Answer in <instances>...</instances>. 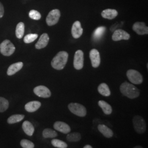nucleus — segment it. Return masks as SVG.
Here are the masks:
<instances>
[{
	"instance_id": "obj_1",
	"label": "nucleus",
	"mask_w": 148,
	"mask_h": 148,
	"mask_svg": "<svg viewBox=\"0 0 148 148\" xmlns=\"http://www.w3.org/2000/svg\"><path fill=\"white\" fill-rule=\"evenodd\" d=\"M120 90L123 95L130 99H135L140 95L139 90L134 85L127 82L122 84Z\"/></svg>"
},
{
	"instance_id": "obj_2",
	"label": "nucleus",
	"mask_w": 148,
	"mask_h": 148,
	"mask_svg": "<svg viewBox=\"0 0 148 148\" xmlns=\"http://www.w3.org/2000/svg\"><path fill=\"white\" fill-rule=\"evenodd\" d=\"M68 56V53L65 51H60L57 53L51 62V65L53 68L58 70L63 69L67 63Z\"/></svg>"
},
{
	"instance_id": "obj_3",
	"label": "nucleus",
	"mask_w": 148,
	"mask_h": 148,
	"mask_svg": "<svg viewBox=\"0 0 148 148\" xmlns=\"http://www.w3.org/2000/svg\"><path fill=\"white\" fill-rule=\"evenodd\" d=\"M133 124L136 132L139 134H143L146 131L147 125L143 117L136 115L133 119Z\"/></svg>"
},
{
	"instance_id": "obj_4",
	"label": "nucleus",
	"mask_w": 148,
	"mask_h": 148,
	"mask_svg": "<svg viewBox=\"0 0 148 148\" xmlns=\"http://www.w3.org/2000/svg\"><path fill=\"white\" fill-rule=\"evenodd\" d=\"M16 47L8 40H5L0 44V52L5 56H10L14 52Z\"/></svg>"
},
{
	"instance_id": "obj_5",
	"label": "nucleus",
	"mask_w": 148,
	"mask_h": 148,
	"mask_svg": "<svg viewBox=\"0 0 148 148\" xmlns=\"http://www.w3.org/2000/svg\"><path fill=\"white\" fill-rule=\"evenodd\" d=\"M69 110L73 114L79 117H85L87 110L85 106L77 103H71L68 106Z\"/></svg>"
},
{
	"instance_id": "obj_6",
	"label": "nucleus",
	"mask_w": 148,
	"mask_h": 148,
	"mask_svg": "<svg viewBox=\"0 0 148 148\" xmlns=\"http://www.w3.org/2000/svg\"><path fill=\"white\" fill-rule=\"evenodd\" d=\"M127 77L128 80L133 84L140 85L143 82V76L139 71L130 69L127 71Z\"/></svg>"
},
{
	"instance_id": "obj_7",
	"label": "nucleus",
	"mask_w": 148,
	"mask_h": 148,
	"mask_svg": "<svg viewBox=\"0 0 148 148\" xmlns=\"http://www.w3.org/2000/svg\"><path fill=\"white\" fill-rule=\"evenodd\" d=\"M60 16V12L57 9L51 11L46 18V23L48 26H53L58 22Z\"/></svg>"
},
{
	"instance_id": "obj_8",
	"label": "nucleus",
	"mask_w": 148,
	"mask_h": 148,
	"mask_svg": "<svg viewBox=\"0 0 148 148\" xmlns=\"http://www.w3.org/2000/svg\"><path fill=\"white\" fill-rule=\"evenodd\" d=\"M84 54L82 51L77 50L74 55V66L76 70H81L84 67Z\"/></svg>"
},
{
	"instance_id": "obj_9",
	"label": "nucleus",
	"mask_w": 148,
	"mask_h": 148,
	"mask_svg": "<svg viewBox=\"0 0 148 148\" xmlns=\"http://www.w3.org/2000/svg\"><path fill=\"white\" fill-rule=\"evenodd\" d=\"M34 93L39 97L47 98L51 97V92L47 87L45 86H38L34 89Z\"/></svg>"
},
{
	"instance_id": "obj_10",
	"label": "nucleus",
	"mask_w": 148,
	"mask_h": 148,
	"mask_svg": "<svg viewBox=\"0 0 148 148\" xmlns=\"http://www.w3.org/2000/svg\"><path fill=\"white\" fill-rule=\"evenodd\" d=\"M90 58L93 68H98L101 64V56L99 51L96 49H92L90 52Z\"/></svg>"
},
{
	"instance_id": "obj_11",
	"label": "nucleus",
	"mask_w": 148,
	"mask_h": 148,
	"mask_svg": "<svg viewBox=\"0 0 148 148\" xmlns=\"http://www.w3.org/2000/svg\"><path fill=\"white\" fill-rule=\"evenodd\" d=\"M130 35L122 29H117L115 30L112 36V39L114 41H119L122 40H128L130 39Z\"/></svg>"
},
{
	"instance_id": "obj_12",
	"label": "nucleus",
	"mask_w": 148,
	"mask_h": 148,
	"mask_svg": "<svg viewBox=\"0 0 148 148\" xmlns=\"http://www.w3.org/2000/svg\"><path fill=\"white\" fill-rule=\"evenodd\" d=\"M133 30L139 35H143L148 34V27L143 22H136L132 27Z\"/></svg>"
},
{
	"instance_id": "obj_13",
	"label": "nucleus",
	"mask_w": 148,
	"mask_h": 148,
	"mask_svg": "<svg viewBox=\"0 0 148 148\" xmlns=\"http://www.w3.org/2000/svg\"><path fill=\"white\" fill-rule=\"evenodd\" d=\"M53 127L56 130L64 134H68L71 131V128L69 125L64 122H56L53 125Z\"/></svg>"
},
{
	"instance_id": "obj_14",
	"label": "nucleus",
	"mask_w": 148,
	"mask_h": 148,
	"mask_svg": "<svg viewBox=\"0 0 148 148\" xmlns=\"http://www.w3.org/2000/svg\"><path fill=\"white\" fill-rule=\"evenodd\" d=\"M71 34L75 38H79L83 34V29L79 21H75L71 29Z\"/></svg>"
},
{
	"instance_id": "obj_15",
	"label": "nucleus",
	"mask_w": 148,
	"mask_h": 148,
	"mask_svg": "<svg viewBox=\"0 0 148 148\" xmlns=\"http://www.w3.org/2000/svg\"><path fill=\"white\" fill-rule=\"evenodd\" d=\"M49 41V37L47 34L44 33L40 36L38 41L35 45V48L37 49H40L46 47L47 46Z\"/></svg>"
},
{
	"instance_id": "obj_16",
	"label": "nucleus",
	"mask_w": 148,
	"mask_h": 148,
	"mask_svg": "<svg viewBox=\"0 0 148 148\" xmlns=\"http://www.w3.org/2000/svg\"><path fill=\"white\" fill-rule=\"evenodd\" d=\"M41 103L38 101H32L27 103L25 106V109L26 111L29 112H33L37 111L41 107Z\"/></svg>"
},
{
	"instance_id": "obj_17",
	"label": "nucleus",
	"mask_w": 148,
	"mask_h": 148,
	"mask_svg": "<svg viewBox=\"0 0 148 148\" xmlns=\"http://www.w3.org/2000/svg\"><path fill=\"white\" fill-rule=\"evenodd\" d=\"M23 66V63L22 62H18L13 64L9 66L7 70V74L8 76H12L16 73L18 71L21 70Z\"/></svg>"
},
{
	"instance_id": "obj_18",
	"label": "nucleus",
	"mask_w": 148,
	"mask_h": 148,
	"mask_svg": "<svg viewBox=\"0 0 148 148\" xmlns=\"http://www.w3.org/2000/svg\"><path fill=\"white\" fill-rule=\"evenodd\" d=\"M98 129L99 131L105 137L107 138H110L113 136L114 133L110 128L107 127L104 125L100 124L98 126Z\"/></svg>"
},
{
	"instance_id": "obj_19",
	"label": "nucleus",
	"mask_w": 148,
	"mask_h": 148,
	"mask_svg": "<svg viewBox=\"0 0 148 148\" xmlns=\"http://www.w3.org/2000/svg\"><path fill=\"white\" fill-rule=\"evenodd\" d=\"M103 18L108 19H113L118 15L116 10L113 9H106L103 11L101 13Z\"/></svg>"
},
{
	"instance_id": "obj_20",
	"label": "nucleus",
	"mask_w": 148,
	"mask_h": 148,
	"mask_svg": "<svg viewBox=\"0 0 148 148\" xmlns=\"http://www.w3.org/2000/svg\"><path fill=\"white\" fill-rule=\"evenodd\" d=\"M22 128L24 132L29 136H32L35 131V128L30 122L25 121L22 125Z\"/></svg>"
},
{
	"instance_id": "obj_21",
	"label": "nucleus",
	"mask_w": 148,
	"mask_h": 148,
	"mask_svg": "<svg viewBox=\"0 0 148 148\" xmlns=\"http://www.w3.org/2000/svg\"><path fill=\"white\" fill-rule=\"evenodd\" d=\"M98 90L101 95L105 97H109L111 95L109 86L105 83H102L99 85L98 87Z\"/></svg>"
},
{
	"instance_id": "obj_22",
	"label": "nucleus",
	"mask_w": 148,
	"mask_h": 148,
	"mask_svg": "<svg viewBox=\"0 0 148 148\" xmlns=\"http://www.w3.org/2000/svg\"><path fill=\"white\" fill-rule=\"evenodd\" d=\"M98 105L106 115H110L112 113V109L111 106L107 102L104 101H98Z\"/></svg>"
},
{
	"instance_id": "obj_23",
	"label": "nucleus",
	"mask_w": 148,
	"mask_h": 148,
	"mask_svg": "<svg viewBox=\"0 0 148 148\" xmlns=\"http://www.w3.org/2000/svg\"><path fill=\"white\" fill-rule=\"evenodd\" d=\"M24 31H25L24 24L23 22L19 23L16 27V37L19 39L21 38L24 34Z\"/></svg>"
},
{
	"instance_id": "obj_24",
	"label": "nucleus",
	"mask_w": 148,
	"mask_h": 148,
	"mask_svg": "<svg viewBox=\"0 0 148 148\" xmlns=\"http://www.w3.org/2000/svg\"><path fill=\"white\" fill-rule=\"evenodd\" d=\"M81 139V134L79 132H73L68 133L66 139L70 142H77Z\"/></svg>"
},
{
	"instance_id": "obj_25",
	"label": "nucleus",
	"mask_w": 148,
	"mask_h": 148,
	"mask_svg": "<svg viewBox=\"0 0 148 148\" xmlns=\"http://www.w3.org/2000/svg\"><path fill=\"white\" fill-rule=\"evenodd\" d=\"M24 118V115H21V114L13 115H12L8 119L7 122L9 124L16 123L22 121Z\"/></svg>"
},
{
	"instance_id": "obj_26",
	"label": "nucleus",
	"mask_w": 148,
	"mask_h": 148,
	"mask_svg": "<svg viewBox=\"0 0 148 148\" xmlns=\"http://www.w3.org/2000/svg\"><path fill=\"white\" fill-rule=\"evenodd\" d=\"M43 137L45 138H54L58 136L56 131L50 128H46L42 132Z\"/></svg>"
},
{
	"instance_id": "obj_27",
	"label": "nucleus",
	"mask_w": 148,
	"mask_h": 148,
	"mask_svg": "<svg viewBox=\"0 0 148 148\" xmlns=\"http://www.w3.org/2000/svg\"><path fill=\"white\" fill-rule=\"evenodd\" d=\"M106 28L104 27H100L97 28L93 34V37L95 40H98L101 38L103 35L104 32H106Z\"/></svg>"
},
{
	"instance_id": "obj_28",
	"label": "nucleus",
	"mask_w": 148,
	"mask_h": 148,
	"mask_svg": "<svg viewBox=\"0 0 148 148\" xmlns=\"http://www.w3.org/2000/svg\"><path fill=\"white\" fill-rule=\"evenodd\" d=\"M51 143H52V145L56 148H68V145L66 143H65L62 140L57 139H53V140L51 141Z\"/></svg>"
},
{
	"instance_id": "obj_29",
	"label": "nucleus",
	"mask_w": 148,
	"mask_h": 148,
	"mask_svg": "<svg viewBox=\"0 0 148 148\" xmlns=\"http://www.w3.org/2000/svg\"><path fill=\"white\" fill-rule=\"evenodd\" d=\"M9 106V102L5 98L0 97V112L7 110Z\"/></svg>"
},
{
	"instance_id": "obj_30",
	"label": "nucleus",
	"mask_w": 148,
	"mask_h": 148,
	"mask_svg": "<svg viewBox=\"0 0 148 148\" xmlns=\"http://www.w3.org/2000/svg\"><path fill=\"white\" fill-rule=\"evenodd\" d=\"M38 35L36 34H29L27 35L24 38V42L25 43H30L34 42L37 39Z\"/></svg>"
},
{
	"instance_id": "obj_31",
	"label": "nucleus",
	"mask_w": 148,
	"mask_h": 148,
	"mask_svg": "<svg viewBox=\"0 0 148 148\" xmlns=\"http://www.w3.org/2000/svg\"><path fill=\"white\" fill-rule=\"evenodd\" d=\"M21 145L23 148H34L35 147L34 144L27 139H22L21 142Z\"/></svg>"
},
{
	"instance_id": "obj_32",
	"label": "nucleus",
	"mask_w": 148,
	"mask_h": 148,
	"mask_svg": "<svg viewBox=\"0 0 148 148\" xmlns=\"http://www.w3.org/2000/svg\"><path fill=\"white\" fill-rule=\"evenodd\" d=\"M29 16L31 19L34 20H40L41 18V15L40 12L34 10L30 11Z\"/></svg>"
},
{
	"instance_id": "obj_33",
	"label": "nucleus",
	"mask_w": 148,
	"mask_h": 148,
	"mask_svg": "<svg viewBox=\"0 0 148 148\" xmlns=\"http://www.w3.org/2000/svg\"><path fill=\"white\" fill-rule=\"evenodd\" d=\"M4 7L3 5L0 2V18H2V16L4 15Z\"/></svg>"
},
{
	"instance_id": "obj_34",
	"label": "nucleus",
	"mask_w": 148,
	"mask_h": 148,
	"mask_svg": "<svg viewBox=\"0 0 148 148\" xmlns=\"http://www.w3.org/2000/svg\"><path fill=\"white\" fill-rule=\"evenodd\" d=\"M84 148H92V147L90 145H86L84 147Z\"/></svg>"
},
{
	"instance_id": "obj_35",
	"label": "nucleus",
	"mask_w": 148,
	"mask_h": 148,
	"mask_svg": "<svg viewBox=\"0 0 148 148\" xmlns=\"http://www.w3.org/2000/svg\"><path fill=\"white\" fill-rule=\"evenodd\" d=\"M134 148H142V147H139V146H137V147H134Z\"/></svg>"
}]
</instances>
